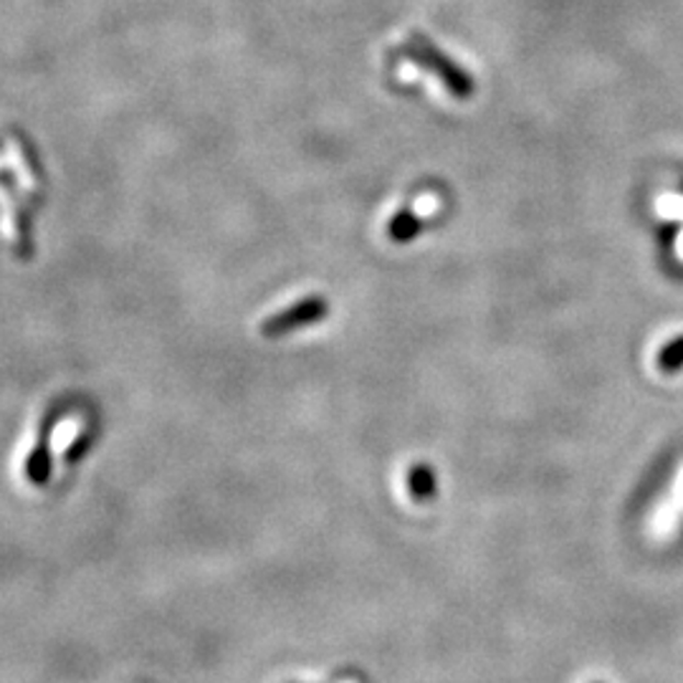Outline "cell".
<instances>
[{"label": "cell", "instance_id": "1", "mask_svg": "<svg viewBox=\"0 0 683 683\" xmlns=\"http://www.w3.org/2000/svg\"><path fill=\"white\" fill-rule=\"evenodd\" d=\"M405 54L411 56L415 64L423 66L426 71L436 74V77L440 79V85H444L458 99L471 97L473 89H477L469 74H466L458 64H454V58H448L438 46H433L428 38H423V36L407 38Z\"/></svg>", "mask_w": 683, "mask_h": 683}, {"label": "cell", "instance_id": "2", "mask_svg": "<svg viewBox=\"0 0 683 683\" xmlns=\"http://www.w3.org/2000/svg\"><path fill=\"white\" fill-rule=\"evenodd\" d=\"M418 231H421V221L411 213H400L395 215L393 223H390V236H393L395 240L413 238Z\"/></svg>", "mask_w": 683, "mask_h": 683}, {"label": "cell", "instance_id": "3", "mask_svg": "<svg viewBox=\"0 0 683 683\" xmlns=\"http://www.w3.org/2000/svg\"><path fill=\"white\" fill-rule=\"evenodd\" d=\"M658 362H661V368L665 372L679 370L683 365V337L676 342H671V345L661 352V357H658Z\"/></svg>", "mask_w": 683, "mask_h": 683}, {"label": "cell", "instance_id": "4", "mask_svg": "<svg viewBox=\"0 0 683 683\" xmlns=\"http://www.w3.org/2000/svg\"><path fill=\"white\" fill-rule=\"evenodd\" d=\"M411 489L418 499L433 494V473L428 469H423V466H418V469L411 473Z\"/></svg>", "mask_w": 683, "mask_h": 683}]
</instances>
